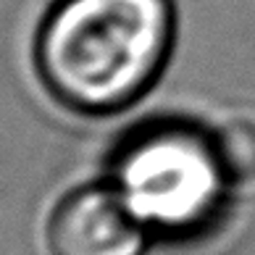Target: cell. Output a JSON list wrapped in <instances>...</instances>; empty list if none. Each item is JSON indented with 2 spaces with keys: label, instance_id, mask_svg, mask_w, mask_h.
Here are the masks:
<instances>
[{
  "label": "cell",
  "instance_id": "obj_1",
  "mask_svg": "<svg viewBox=\"0 0 255 255\" xmlns=\"http://www.w3.org/2000/svg\"><path fill=\"white\" fill-rule=\"evenodd\" d=\"M174 42V0H55L34 32L32 63L61 108L106 119L155 87Z\"/></svg>",
  "mask_w": 255,
  "mask_h": 255
},
{
  "label": "cell",
  "instance_id": "obj_2",
  "mask_svg": "<svg viewBox=\"0 0 255 255\" xmlns=\"http://www.w3.org/2000/svg\"><path fill=\"white\" fill-rule=\"evenodd\" d=\"M106 182L153 242L208 234L237 187L216 131L176 119L129 131L111 153Z\"/></svg>",
  "mask_w": 255,
  "mask_h": 255
},
{
  "label": "cell",
  "instance_id": "obj_3",
  "mask_svg": "<svg viewBox=\"0 0 255 255\" xmlns=\"http://www.w3.org/2000/svg\"><path fill=\"white\" fill-rule=\"evenodd\" d=\"M48 255H145L150 234L108 182L66 192L45 224Z\"/></svg>",
  "mask_w": 255,
  "mask_h": 255
},
{
  "label": "cell",
  "instance_id": "obj_4",
  "mask_svg": "<svg viewBox=\"0 0 255 255\" xmlns=\"http://www.w3.org/2000/svg\"><path fill=\"white\" fill-rule=\"evenodd\" d=\"M221 155L229 166L234 182L242 184L255 176V127L245 124V121H234V124L224 127L216 131Z\"/></svg>",
  "mask_w": 255,
  "mask_h": 255
}]
</instances>
